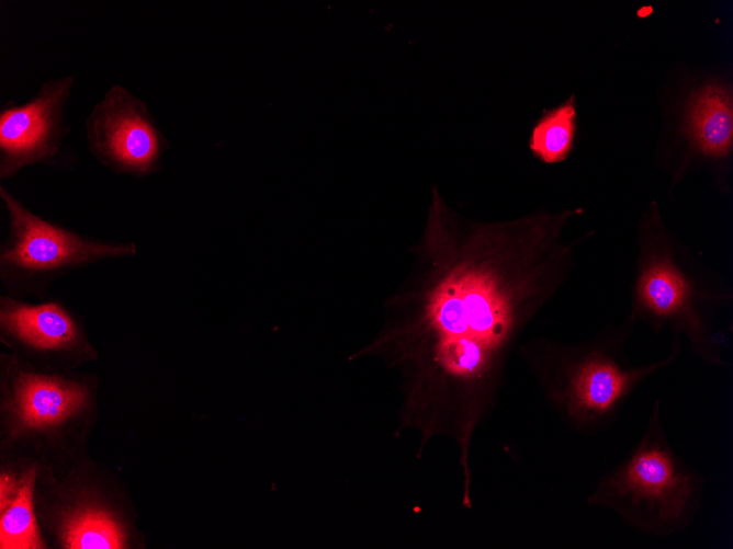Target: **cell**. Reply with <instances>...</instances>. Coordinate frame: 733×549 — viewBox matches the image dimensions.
Wrapping results in <instances>:
<instances>
[{"mask_svg":"<svg viewBox=\"0 0 733 549\" xmlns=\"http://www.w3.org/2000/svg\"><path fill=\"white\" fill-rule=\"evenodd\" d=\"M83 130L98 163L138 180L159 172L170 148L147 102L121 83L110 85L93 105Z\"/></svg>","mask_w":733,"mask_h":549,"instance_id":"8992f818","label":"cell"},{"mask_svg":"<svg viewBox=\"0 0 733 549\" xmlns=\"http://www.w3.org/2000/svg\"><path fill=\"white\" fill-rule=\"evenodd\" d=\"M703 492L704 477L672 447L655 401L639 441L597 480L586 503L640 534L669 537L691 526Z\"/></svg>","mask_w":733,"mask_h":549,"instance_id":"7a4b0ae2","label":"cell"},{"mask_svg":"<svg viewBox=\"0 0 733 549\" xmlns=\"http://www.w3.org/2000/svg\"><path fill=\"white\" fill-rule=\"evenodd\" d=\"M34 479L35 470L31 469L23 476L11 503L1 511V549L44 548L33 513Z\"/></svg>","mask_w":733,"mask_h":549,"instance_id":"7c38bea8","label":"cell"},{"mask_svg":"<svg viewBox=\"0 0 733 549\" xmlns=\"http://www.w3.org/2000/svg\"><path fill=\"white\" fill-rule=\"evenodd\" d=\"M579 214L476 221L435 186L410 273L386 300L380 332L351 357L376 356L399 373V431L417 433V457L436 437L455 444L466 508L475 432L496 404L518 340L567 278L573 249L563 233Z\"/></svg>","mask_w":733,"mask_h":549,"instance_id":"6da1fadb","label":"cell"},{"mask_svg":"<svg viewBox=\"0 0 733 549\" xmlns=\"http://www.w3.org/2000/svg\"><path fill=\"white\" fill-rule=\"evenodd\" d=\"M0 199L8 216L0 243V282L7 295L44 298L60 277L137 254L134 241L92 237L37 215L3 184Z\"/></svg>","mask_w":733,"mask_h":549,"instance_id":"277c9868","label":"cell"},{"mask_svg":"<svg viewBox=\"0 0 733 549\" xmlns=\"http://www.w3.org/2000/svg\"><path fill=\"white\" fill-rule=\"evenodd\" d=\"M2 363L10 408L24 427L55 425L89 402L91 391L84 379L40 371L14 357Z\"/></svg>","mask_w":733,"mask_h":549,"instance_id":"ba28073f","label":"cell"},{"mask_svg":"<svg viewBox=\"0 0 733 549\" xmlns=\"http://www.w3.org/2000/svg\"><path fill=\"white\" fill-rule=\"evenodd\" d=\"M64 546L69 549H119L125 547L121 526L108 513L83 510L74 514L63 530Z\"/></svg>","mask_w":733,"mask_h":549,"instance_id":"4fadbf2b","label":"cell"},{"mask_svg":"<svg viewBox=\"0 0 733 549\" xmlns=\"http://www.w3.org/2000/svg\"><path fill=\"white\" fill-rule=\"evenodd\" d=\"M75 75L43 81L33 96L0 107V180H12L24 169L45 165L70 170L78 162L67 139V121Z\"/></svg>","mask_w":733,"mask_h":549,"instance_id":"5b68a950","label":"cell"},{"mask_svg":"<svg viewBox=\"0 0 733 549\" xmlns=\"http://www.w3.org/2000/svg\"><path fill=\"white\" fill-rule=\"evenodd\" d=\"M0 327L8 344L30 355L68 366L94 356L77 319L59 300L29 304L3 295Z\"/></svg>","mask_w":733,"mask_h":549,"instance_id":"52a82bcc","label":"cell"},{"mask_svg":"<svg viewBox=\"0 0 733 549\" xmlns=\"http://www.w3.org/2000/svg\"><path fill=\"white\" fill-rule=\"evenodd\" d=\"M576 130V103L572 95L560 105L545 111L534 123L529 148L544 163L561 162L573 148Z\"/></svg>","mask_w":733,"mask_h":549,"instance_id":"8fae6325","label":"cell"},{"mask_svg":"<svg viewBox=\"0 0 733 549\" xmlns=\"http://www.w3.org/2000/svg\"><path fill=\"white\" fill-rule=\"evenodd\" d=\"M633 316L651 321L656 328L669 323L683 330L703 359L720 362L710 334L692 306L690 285L665 256L651 259L641 273Z\"/></svg>","mask_w":733,"mask_h":549,"instance_id":"9c48e42d","label":"cell"},{"mask_svg":"<svg viewBox=\"0 0 733 549\" xmlns=\"http://www.w3.org/2000/svg\"><path fill=\"white\" fill-rule=\"evenodd\" d=\"M14 482L9 476L1 477V511H3L13 500L18 488H14Z\"/></svg>","mask_w":733,"mask_h":549,"instance_id":"5bb4252c","label":"cell"},{"mask_svg":"<svg viewBox=\"0 0 733 549\" xmlns=\"http://www.w3.org/2000/svg\"><path fill=\"white\" fill-rule=\"evenodd\" d=\"M681 130L702 156L728 157L733 147V98L725 82L708 81L686 98Z\"/></svg>","mask_w":733,"mask_h":549,"instance_id":"30bf717a","label":"cell"},{"mask_svg":"<svg viewBox=\"0 0 733 549\" xmlns=\"http://www.w3.org/2000/svg\"><path fill=\"white\" fill-rule=\"evenodd\" d=\"M678 348L676 342L667 358L632 368H624L604 342L564 345L537 340L522 345L521 354L560 419L576 433L595 435L614 424L630 393L673 363Z\"/></svg>","mask_w":733,"mask_h":549,"instance_id":"3957f363","label":"cell"}]
</instances>
